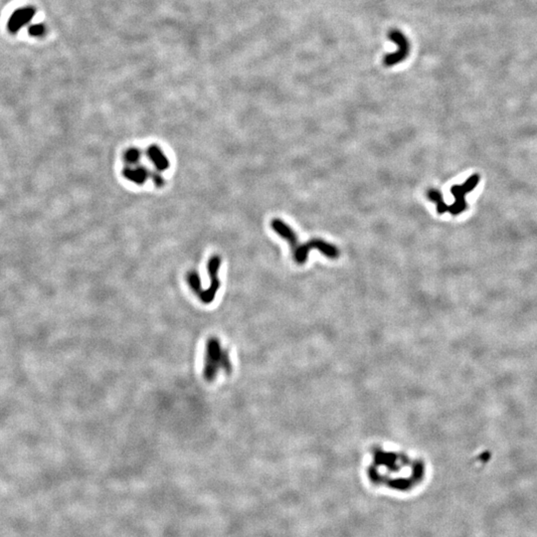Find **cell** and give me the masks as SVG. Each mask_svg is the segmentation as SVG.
<instances>
[{
    "label": "cell",
    "instance_id": "6da1fadb",
    "mask_svg": "<svg viewBox=\"0 0 537 537\" xmlns=\"http://www.w3.org/2000/svg\"><path fill=\"white\" fill-rule=\"evenodd\" d=\"M365 446L361 468L372 487L405 492L424 482L427 463L418 452L388 440H373Z\"/></svg>",
    "mask_w": 537,
    "mask_h": 537
},
{
    "label": "cell",
    "instance_id": "7a4b0ae2",
    "mask_svg": "<svg viewBox=\"0 0 537 537\" xmlns=\"http://www.w3.org/2000/svg\"><path fill=\"white\" fill-rule=\"evenodd\" d=\"M316 249L322 253L325 257L330 259H337L339 257V250L330 243H327L319 239H313L305 244H297L293 252V259L296 264L304 265L309 258V253L311 250Z\"/></svg>",
    "mask_w": 537,
    "mask_h": 537
},
{
    "label": "cell",
    "instance_id": "3957f363",
    "mask_svg": "<svg viewBox=\"0 0 537 537\" xmlns=\"http://www.w3.org/2000/svg\"><path fill=\"white\" fill-rule=\"evenodd\" d=\"M389 38L392 42L396 43L398 50L394 53L388 54L383 58V64L386 67H392L397 65L399 62L404 61L410 52V43L403 33L399 30H391L389 33Z\"/></svg>",
    "mask_w": 537,
    "mask_h": 537
},
{
    "label": "cell",
    "instance_id": "277c9868",
    "mask_svg": "<svg viewBox=\"0 0 537 537\" xmlns=\"http://www.w3.org/2000/svg\"><path fill=\"white\" fill-rule=\"evenodd\" d=\"M35 13L36 9L33 6H25L15 10L11 14L7 23L9 32L12 34H16L22 27H24L32 20Z\"/></svg>",
    "mask_w": 537,
    "mask_h": 537
},
{
    "label": "cell",
    "instance_id": "5b68a950",
    "mask_svg": "<svg viewBox=\"0 0 537 537\" xmlns=\"http://www.w3.org/2000/svg\"><path fill=\"white\" fill-rule=\"evenodd\" d=\"M451 192L455 197V202L449 206V211L452 215L457 216L464 212L467 209V202L465 199L466 194L469 192L464 185H454L451 188Z\"/></svg>",
    "mask_w": 537,
    "mask_h": 537
},
{
    "label": "cell",
    "instance_id": "8992f818",
    "mask_svg": "<svg viewBox=\"0 0 537 537\" xmlns=\"http://www.w3.org/2000/svg\"><path fill=\"white\" fill-rule=\"evenodd\" d=\"M124 176L130 181H133L136 184H143L148 176H151L152 173L149 172L147 168L144 166H135L131 167L128 166L123 171Z\"/></svg>",
    "mask_w": 537,
    "mask_h": 537
},
{
    "label": "cell",
    "instance_id": "52a82bcc",
    "mask_svg": "<svg viewBox=\"0 0 537 537\" xmlns=\"http://www.w3.org/2000/svg\"><path fill=\"white\" fill-rule=\"evenodd\" d=\"M147 156L159 171H163L168 168L169 166L168 159L164 156V154L161 152V149L159 147L156 145L149 146L147 151Z\"/></svg>",
    "mask_w": 537,
    "mask_h": 537
},
{
    "label": "cell",
    "instance_id": "ba28073f",
    "mask_svg": "<svg viewBox=\"0 0 537 537\" xmlns=\"http://www.w3.org/2000/svg\"><path fill=\"white\" fill-rule=\"evenodd\" d=\"M428 197L432 202H435L437 204V212L439 214H444L449 210V206L445 203L443 195L440 193V191L436 189H430L428 191Z\"/></svg>",
    "mask_w": 537,
    "mask_h": 537
},
{
    "label": "cell",
    "instance_id": "9c48e42d",
    "mask_svg": "<svg viewBox=\"0 0 537 537\" xmlns=\"http://www.w3.org/2000/svg\"><path fill=\"white\" fill-rule=\"evenodd\" d=\"M139 158H140V152L136 148L128 149V151L126 152V154H125V156H124L125 161L130 165L135 164L139 160Z\"/></svg>",
    "mask_w": 537,
    "mask_h": 537
},
{
    "label": "cell",
    "instance_id": "30bf717a",
    "mask_svg": "<svg viewBox=\"0 0 537 537\" xmlns=\"http://www.w3.org/2000/svg\"><path fill=\"white\" fill-rule=\"evenodd\" d=\"M479 182H480V175L477 174V173H474V174L470 175V176L467 179V180L464 182L463 185L465 186V188L467 189V191L470 193L471 190H473V189L477 186V184H479Z\"/></svg>",
    "mask_w": 537,
    "mask_h": 537
},
{
    "label": "cell",
    "instance_id": "8fae6325",
    "mask_svg": "<svg viewBox=\"0 0 537 537\" xmlns=\"http://www.w3.org/2000/svg\"><path fill=\"white\" fill-rule=\"evenodd\" d=\"M28 32H29V35H31L33 37H41L46 32V27L42 23L34 24L29 27Z\"/></svg>",
    "mask_w": 537,
    "mask_h": 537
},
{
    "label": "cell",
    "instance_id": "7c38bea8",
    "mask_svg": "<svg viewBox=\"0 0 537 537\" xmlns=\"http://www.w3.org/2000/svg\"><path fill=\"white\" fill-rule=\"evenodd\" d=\"M188 282L191 286V288L195 291H198L199 289H200V280H199V277L197 275V273L195 272H190L188 274Z\"/></svg>",
    "mask_w": 537,
    "mask_h": 537
},
{
    "label": "cell",
    "instance_id": "4fadbf2b",
    "mask_svg": "<svg viewBox=\"0 0 537 537\" xmlns=\"http://www.w3.org/2000/svg\"><path fill=\"white\" fill-rule=\"evenodd\" d=\"M151 176L153 177V179H154V181H155V184H156L157 186L160 187V186H162V185L164 184V180H163V178H162V177H161V176H160V175H159L158 173H152V175H151Z\"/></svg>",
    "mask_w": 537,
    "mask_h": 537
}]
</instances>
